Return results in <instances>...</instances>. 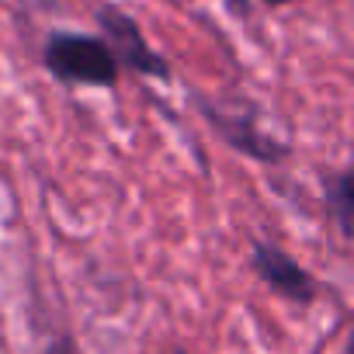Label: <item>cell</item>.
<instances>
[{"instance_id":"cell-5","label":"cell","mask_w":354,"mask_h":354,"mask_svg":"<svg viewBox=\"0 0 354 354\" xmlns=\"http://www.w3.org/2000/svg\"><path fill=\"white\" fill-rule=\"evenodd\" d=\"M326 205H330L340 233L351 240V230H354V174H351V167L337 170L326 181Z\"/></svg>"},{"instance_id":"cell-4","label":"cell","mask_w":354,"mask_h":354,"mask_svg":"<svg viewBox=\"0 0 354 354\" xmlns=\"http://www.w3.org/2000/svg\"><path fill=\"white\" fill-rule=\"evenodd\" d=\"M202 111H205V118L223 132V139H226L233 149H240V153H247V156H254V160H261V163H281V160L288 156V146L278 142L274 136H268V132H264L261 125H254L250 118H243V115L226 118L223 111H212L209 104H202Z\"/></svg>"},{"instance_id":"cell-1","label":"cell","mask_w":354,"mask_h":354,"mask_svg":"<svg viewBox=\"0 0 354 354\" xmlns=\"http://www.w3.org/2000/svg\"><path fill=\"white\" fill-rule=\"evenodd\" d=\"M46 70L66 87H97L111 91L122 77L108 42L87 32H49L42 46Z\"/></svg>"},{"instance_id":"cell-7","label":"cell","mask_w":354,"mask_h":354,"mask_svg":"<svg viewBox=\"0 0 354 354\" xmlns=\"http://www.w3.org/2000/svg\"><path fill=\"white\" fill-rule=\"evenodd\" d=\"M261 4H268V8H285V4H295V0H261Z\"/></svg>"},{"instance_id":"cell-3","label":"cell","mask_w":354,"mask_h":354,"mask_svg":"<svg viewBox=\"0 0 354 354\" xmlns=\"http://www.w3.org/2000/svg\"><path fill=\"white\" fill-rule=\"evenodd\" d=\"M250 268H254V274L274 292V295H281L285 302H295V306H309L316 295H319V285H316V278L295 261V257H288L278 243H254V250H250Z\"/></svg>"},{"instance_id":"cell-2","label":"cell","mask_w":354,"mask_h":354,"mask_svg":"<svg viewBox=\"0 0 354 354\" xmlns=\"http://www.w3.org/2000/svg\"><path fill=\"white\" fill-rule=\"evenodd\" d=\"M97 25H101V39L108 42L118 70H132V73L160 80V84L170 80V63L146 42L142 25L129 11H122L115 4H101L97 8Z\"/></svg>"},{"instance_id":"cell-6","label":"cell","mask_w":354,"mask_h":354,"mask_svg":"<svg viewBox=\"0 0 354 354\" xmlns=\"http://www.w3.org/2000/svg\"><path fill=\"white\" fill-rule=\"evenodd\" d=\"M46 354H80V351H77V344H73L70 337H56V340L46 347Z\"/></svg>"}]
</instances>
